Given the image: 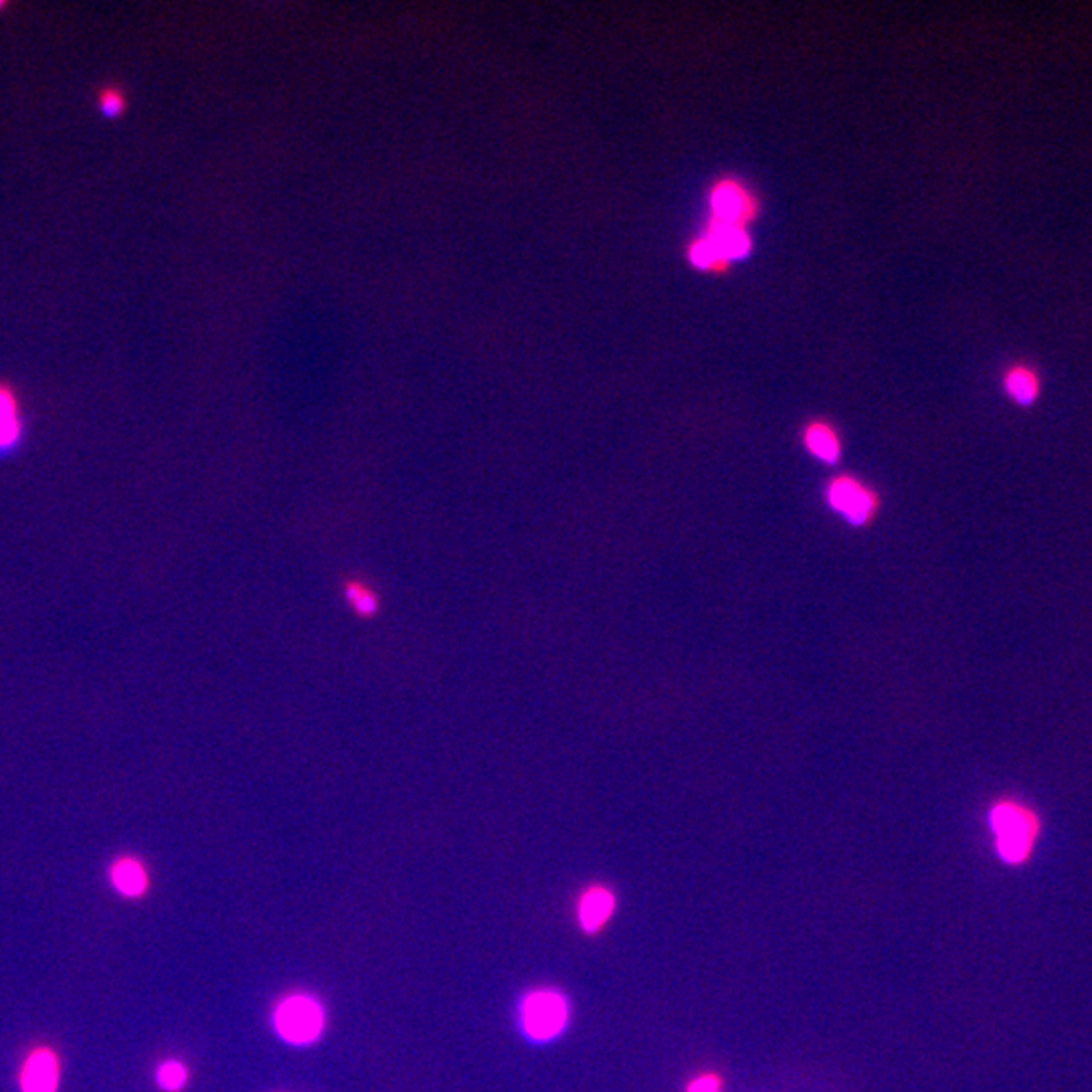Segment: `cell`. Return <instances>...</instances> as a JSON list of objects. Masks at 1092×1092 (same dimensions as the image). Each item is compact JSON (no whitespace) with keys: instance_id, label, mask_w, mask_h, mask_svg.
Masks as SVG:
<instances>
[{"instance_id":"9","label":"cell","mask_w":1092,"mask_h":1092,"mask_svg":"<svg viewBox=\"0 0 1092 1092\" xmlns=\"http://www.w3.org/2000/svg\"><path fill=\"white\" fill-rule=\"evenodd\" d=\"M706 237L714 245L721 262L745 260L751 251V237L743 227H727L710 223Z\"/></svg>"},{"instance_id":"17","label":"cell","mask_w":1092,"mask_h":1092,"mask_svg":"<svg viewBox=\"0 0 1092 1092\" xmlns=\"http://www.w3.org/2000/svg\"><path fill=\"white\" fill-rule=\"evenodd\" d=\"M688 1092H723L721 1091V1081L714 1077V1075H702L698 1077L696 1081L690 1083Z\"/></svg>"},{"instance_id":"4","label":"cell","mask_w":1092,"mask_h":1092,"mask_svg":"<svg viewBox=\"0 0 1092 1092\" xmlns=\"http://www.w3.org/2000/svg\"><path fill=\"white\" fill-rule=\"evenodd\" d=\"M710 209H712V223L727 225V227H743L753 219L755 215V203L747 188L733 180L725 178L714 184L710 194Z\"/></svg>"},{"instance_id":"6","label":"cell","mask_w":1092,"mask_h":1092,"mask_svg":"<svg viewBox=\"0 0 1092 1092\" xmlns=\"http://www.w3.org/2000/svg\"><path fill=\"white\" fill-rule=\"evenodd\" d=\"M24 436V417L16 389L0 381V456L12 454Z\"/></svg>"},{"instance_id":"8","label":"cell","mask_w":1092,"mask_h":1092,"mask_svg":"<svg viewBox=\"0 0 1092 1092\" xmlns=\"http://www.w3.org/2000/svg\"><path fill=\"white\" fill-rule=\"evenodd\" d=\"M59 1085V1062L53 1052L37 1050L20 1073L22 1092H55Z\"/></svg>"},{"instance_id":"5","label":"cell","mask_w":1092,"mask_h":1092,"mask_svg":"<svg viewBox=\"0 0 1092 1092\" xmlns=\"http://www.w3.org/2000/svg\"><path fill=\"white\" fill-rule=\"evenodd\" d=\"M831 508L844 514L852 524H864L876 510V498L856 479L838 477L827 490Z\"/></svg>"},{"instance_id":"12","label":"cell","mask_w":1092,"mask_h":1092,"mask_svg":"<svg viewBox=\"0 0 1092 1092\" xmlns=\"http://www.w3.org/2000/svg\"><path fill=\"white\" fill-rule=\"evenodd\" d=\"M1005 391L1020 405H1030L1038 397L1040 383L1030 368L1016 366L1005 375Z\"/></svg>"},{"instance_id":"10","label":"cell","mask_w":1092,"mask_h":1092,"mask_svg":"<svg viewBox=\"0 0 1092 1092\" xmlns=\"http://www.w3.org/2000/svg\"><path fill=\"white\" fill-rule=\"evenodd\" d=\"M112 882L114 886L126 895V897H140L149 886L147 870L140 862L132 858L118 860L112 868Z\"/></svg>"},{"instance_id":"3","label":"cell","mask_w":1092,"mask_h":1092,"mask_svg":"<svg viewBox=\"0 0 1092 1092\" xmlns=\"http://www.w3.org/2000/svg\"><path fill=\"white\" fill-rule=\"evenodd\" d=\"M274 1026L282 1040L294 1046H308L315 1042L326 1026L324 1008L318 999L306 993H294L280 1001L274 1012Z\"/></svg>"},{"instance_id":"1","label":"cell","mask_w":1092,"mask_h":1092,"mask_svg":"<svg viewBox=\"0 0 1092 1092\" xmlns=\"http://www.w3.org/2000/svg\"><path fill=\"white\" fill-rule=\"evenodd\" d=\"M989 823L995 834V848L1005 864H1026L1040 836L1038 815L1014 801L997 803L989 813Z\"/></svg>"},{"instance_id":"7","label":"cell","mask_w":1092,"mask_h":1092,"mask_svg":"<svg viewBox=\"0 0 1092 1092\" xmlns=\"http://www.w3.org/2000/svg\"><path fill=\"white\" fill-rule=\"evenodd\" d=\"M616 913V895L604 886L589 888L579 901V925L585 933H599Z\"/></svg>"},{"instance_id":"13","label":"cell","mask_w":1092,"mask_h":1092,"mask_svg":"<svg viewBox=\"0 0 1092 1092\" xmlns=\"http://www.w3.org/2000/svg\"><path fill=\"white\" fill-rule=\"evenodd\" d=\"M96 106L106 120H120L128 112V94L118 83H106L98 90Z\"/></svg>"},{"instance_id":"2","label":"cell","mask_w":1092,"mask_h":1092,"mask_svg":"<svg viewBox=\"0 0 1092 1092\" xmlns=\"http://www.w3.org/2000/svg\"><path fill=\"white\" fill-rule=\"evenodd\" d=\"M520 1024L534 1042L555 1040L569 1024V1001L555 989L530 991L520 1003Z\"/></svg>"},{"instance_id":"15","label":"cell","mask_w":1092,"mask_h":1092,"mask_svg":"<svg viewBox=\"0 0 1092 1092\" xmlns=\"http://www.w3.org/2000/svg\"><path fill=\"white\" fill-rule=\"evenodd\" d=\"M688 257H690V262H692L696 268H700V270L716 268V264L721 262V257H719L714 245L710 243V239H708L706 235H704L702 239H698V241L692 243V247H690V251H688Z\"/></svg>"},{"instance_id":"11","label":"cell","mask_w":1092,"mask_h":1092,"mask_svg":"<svg viewBox=\"0 0 1092 1092\" xmlns=\"http://www.w3.org/2000/svg\"><path fill=\"white\" fill-rule=\"evenodd\" d=\"M805 446L807 450L819 458L821 462L836 464L840 458V442L834 429L825 423H811L805 429Z\"/></svg>"},{"instance_id":"16","label":"cell","mask_w":1092,"mask_h":1092,"mask_svg":"<svg viewBox=\"0 0 1092 1092\" xmlns=\"http://www.w3.org/2000/svg\"><path fill=\"white\" fill-rule=\"evenodd\" d=\"M346 597L354 606V610L362 616H372L377 612V597L370 591H366L362 585H348Z\"/></svg>"},{"instance_id":"14","label":"cell","mask_w":1092,"mask_h":1092,"mask_svg":"<svg viewBox=\"0 0 1092 1092\" xmlns=\"http://www.w3.org/2000/svg\"><path fill=\"white\" fill-rule=\"evenodd\" d=\"M186 1069L178 1060H168L158 1069V1085L164 1091H180L186 1085Z\"/></svg>"},{"instance_id":"18","label":"cell","mask_w":1092,"mask_h":1092,"mask_svg":"<svg viewBox=\"0 0 1092 1092\" xmlns=\"http://www.w3.org/2000/svg\"><path fill=\"white\" fill-rule=\"evenodd\" d=\"M6 6H8V2H6V0H0V12H2Z\"/></svg>"}]
</instances>
